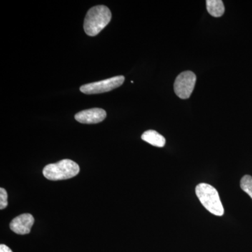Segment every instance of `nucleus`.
Segmentation results:
<instances>
[{
  "mask_svg": "<svg viewBox=\"0 0 252 252\" xmlns=\"http://www.w3.org/2000/svg\"><path fill=\"white\" fill-rule=\"evenodd\" d=\"M112 13L107 6L99 5L89 10L84 20V31L89 36L98 34L110 22Z\"/></svg>",
  "mask_w": 252,
  "mask_h": 252,
  "instance_id": "1",
  "label": "nucleus"
},
{
  "mask_svg": "<svg viewBox=\"0 0 252 252\" xmlns=\"http://www.w3.org/2000/svg\"><path fill=\"white\" fill-rule=\"evenodd\" d=\"M195 193L200 203L210 213L221 217L224 214V209L217 189L212 186L201 183L195 188Z\"/></svg>",
  "mask_w": 252,
  "mask_h": 252,
  "instance_id": "2",
  "label": "nucleus"
},
{
  "mask_svg": "<svg viewBox=\"0 0 252 252\" xmlns=\"http://www.w3.org/2000/svg\"><path fill=\"white\" fill-rule=\"evenodd\" d=\"M80 171L79 165L69 159H63L56 163L44 167L43 175L51 181L65 180L75 177Z\"/></svg>",
  "mask_w": 252,
  "mask_h": 252,
  "instance_id": "3",
  "label": "nucleus"
},
{
  "mask_svg": "<svg viewBox=\"0 0 252 252\" xmlns=\"http://www.w3.org/2000/svg\"><path fill=\"white\" fill-rule=\"evenodd\" d=\"M124 81L125 77L124 76H117L105 80L81 86L80 91L88 94H102L117 89L124 84Z\"/></svg>",
  "mask_w": 252,
  "mask_h": 252,
  "instance_id": "4",
  "label": "nucleus"
},
{
  "mask_svg": "<svg viewBox=\"0 0 252 252\" xmlns=\"http://www.w3.org/2000/svg\"><path fill=\"white\" fill-rule=\"evenodd\" d=\"M196 76L190 71L181 73L176 78L174 89L175 94L181 99L190 97L195 88Z\"/></svg>",
  "mask_w": 252,
  "mask_h": 252,
  "instance_id": "5",
  "label": "nucleus"
},
{
  "mask_svg": "<svg viewBox=\"0 0 252 252\" xmlns=\"http://www.w3.org/2000/svg\"><path fill=\"white\" fill-rule=\"evenodd\" d=\"M34 222V217L31 214H23L11 220L10 228L16 234H28L31 233Z\"/></svg>",
  "mask_w": 252,
  "mask_h": 252,
  "instance_id": "6",
  "label": "nucleus"
},
{
  "mask_svg": "<svg viewBox=\"0 0 252 252\" xmlns=\"http://www.w3.org/2000/svg\"><path fill=\"white\" fill-rule=\"evenodd\" d=\"M107 117V113L104 109L93 108L86 109L77 113L74 116L76 120L81 124H94L103 122Z\"/></svg>",
  "mask_w": 252,
  "mask_h": 252,
  "instance_id": "7",
  "label": "nucleus"
},
{
  "mask_svg": "<svg viewBox=\"0 0 252 252\" xmlns=\"http://www.w3.org/2000/svg\"><path fill=\"white\" fill-rule=\"evenodd\" d=\"M142 139L147 143L152 144L154 147H163L165 144V138L157 131L149 130L144 132L142 135Z\"/></svg>",
  "mask_w": 252,
  "mask_h": 252,
  "instance_id": "8",
  "label": "nucleus"
},
{
  "mask_svg": "<svg viewBox=\"0 0 252 252\" xmlns=\"http://www.w3.org/2000/svg\"><path fill=\"white\" fill-rule=\"evenodd\" d=\"M207 9L214 17H220L225 12L224 5L220 0H207Z\"/></svg>",
  "mask_w": 252,
  "mask_h": 252,
  "instance_id": "9",
  "label": "nucleus"
},
{
  "mask_svg": "<svg viewBox=\"0 0 252 252\" xmlns=\"http://www.w3.org/2000/svg\"><path fill=\"white\" fill-rule=\"evenodd\" d=\"M242 190L248 193L252 199V177L250 175L244 176L240 181Z\"/></svg>",
  "mask_w": 252,
  "mask_h": 252,
  "instance_id": "10",
  "label": "nucleus"
},
{
  "mask_svg": "<svg viewBox=\"0 0 252 252\" xmlns=\"http://www.w3.org/2000/svg\"><path fill=\"white\" fill-rule=\"evenodd\" d=\"M8 205V194L4 189H0V210H4Z\"/></svg>",
  "mask_w": 252,
  "mask_h": 252,
  "instance_id": "11",
  "label": "nucleus"
},
{
  "mask_svg": "<svg viewBox=\"0 0 252 252\" xmlns=\"http://www.w3.org/2000/svg\"><path fill=\"white\" fill-rule=\"evenodd\" d=\"M0 252H13L12 250H11L9 248V247L6 246V245H3L1 244L0 245Z\"/></svg>",
  "mask_w": 252,
  "mask_h": 252,
  "instance_id": "12",
  "label": "nucleus"
}]
</instances>
